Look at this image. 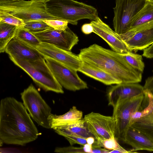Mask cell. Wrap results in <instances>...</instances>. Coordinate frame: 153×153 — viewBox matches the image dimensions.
<instances>
[{"label":"cell","instance_id":"cell-1","mask_svg":"<svg viewBox=\"0 0 153 153\" xmlns=\"http://www.w3.org/2000/svg\"><path fill=\"white\" fill-rule=\"evenodd\" d=\"M23 103L11 97L1 100V144L23 146L34 141L40 134Z\"/></svg>","mask_w":153,"mask_h":153},{"label":"cell","instance_id":"cell-2","mask_svg":"<svg viewBox=\"0 0 153 153\" xmlns=\"http://www.w3.org/2000/svg\"><path fill=\"white\" fill-rule=\"evenodd\" d=\"M83 61L107 72L123 83H138L142 73L131 66L121 54L96 44L82 49L78 55Z\"/></svg>","mask_w":153,"mask_h":153},{"label":"cell","instance_id":"cell-3","mask_svg":"<svg viewBox=\"0 0 153 153\" xmlns=\"http://www.w3.org/2000/svg\"><path fill=\"white\" fill-rule=\"evenodd\" d=\"M45 4L50 15L73 25L82 19L95 20L98 16L94 7L74 0H51Z\"/></svg>","mask_w":153,"mask_h":153},{"label":"cell","instance_id":"cell-4","mask_svg":"<svg viewBox=\"0 0 153 153\" xmlns=\"http://www.w3.org/2000/svg\"><path fill=\"white\" fill-rule=\"evenodd\" d=\"M9 57L16 65L25 71L39 87L44 91L64 93L62 87L49 68L45 58L29 61L11 56Z\"/></svg>","mask_w":153,"mask_h":153},{"label":"cell","instance_id":"cell-5","mask_svg":"<svg viewBox=\"0 0 153 153\" xmlns=\"http://www.w3.org/2000/svg\"><path fill=\"white\" fill-rule=\"evenodd\" d=\"M0 10L15 16L25 23L50 19H60L47 12L45 3L33 0H0Z\"/></svg>","mask_w":153,"mask_h":153},{"label":"cell","instance_id":"cell-6","mask_svg":"<svg viewBox=\"0 0 153 153\" xmlns=\"http://www.w3.org/2000/svg\"><path fill=\"white\" fill-rule=\"evenodd\" d=\"M23 104L32 118L39 126L51 128L49 117L51 109L31 84L21 93Z\"/></svg>","mask_w":153,"mask_h":153},{"label":"cell","instance_id":"cell-7","mask_svg":"<svg viewBox=\"0 0 153 153\" xmlns=\"http://www.w3.org/2000/svg\"><path fill=\"white\" fill-rule=\"evenodd\" d=\"M144 94L119 102L113 107L112 117L115 122V137L117 140L123 142L130 126L132 115L140 108Z\"/></svg>","mask_w":153,"mask_h":153},{"label":"cell","instance_id":"cell-8","mask_svg":"<svg viewBox=\"0 0 153 153\" xmlns=\"http://www.w3.org/2000/svg\"><path fill=\"white\" fill-rule=\"evenodd\" d=\"M146 0H116L113 8V25L115 32L122 34L130 29L133 17L142 8Z\"/></svg>","mask_w":153,"mask_h":153},{"label":"cell","instance_id":"cell-9","mask_svg":"<svg viewBox=\"0 0 153 153\" xmlns=\"http://www.w3.org/2000/svg\"><path fill=\"white\" fill-rule=\"evenodd\" d=\"M45 58L49 68L62 87L72 91L88 88L87 84L78 75L77 71L69 68L53 59Z\"/></svg>","mask_w":153,"mask_h":153},{"label":"cell","instance_id":"cell-10","mask_svg":"<svg viewBox=\"0 0 153 153\" xmlns=\"http://www.w3.org/2000/svg\"><path fill=\"white\" fill-rule=\"evenodd\" d=\"M32 33L41 42L51 44L68 51H71L79 41L78 36L68 27L65 30H56L51 27Z\"/></svg>","mask_w":153,"mask_h":153},{"label":"cell","instance_id":"cell-11","mask_svg":"<svg viewBox=\"0 0 153 153\" xmlns=\"http://www.w3.org/2000/svg\"><path fill=\"white\" fill-rule=\"evenodd\" d=\"M83 118L88 129L96 140L115 138V123L112 116L91 112Z\"/></svg>","mask_w":153,"mask_h":153},{"label":"cell","instance_id":"cell-12","mask_svg":"<svg viewBox=\"0 0 153 153\" xmlns=\"http://www.w3.org/2000/svg\"><path fill=\"white\" fill-rule=\"evenodd\" d=\"M44 57L53 59L66 66L78 71L82 61L78 55L47 43L41 42L35 47Z\"/></svg>","mask_w":153,"mask_h":153},{"label":"cell","instance_id":"cell-13","mask_svg":"<svg viewBox=\"0 0 153 153\" xmlns=\"http://www.w3.org/2000/svg\"><path fill=\"white\" fill-rule=\"evenodd\" d=\"M90 23L94 29L93 33L105 40L113 51L121 54L131 51L118 35L98 16Z\"/></svg>","mask_w":153,"mask_h":153},{"label":"cell","instance_id":"cell-14","mask_svg":"<svg viewBox=\"0 0 153 153\" xmlns=\"http://www.w3.org/2000/svg\"><path fill=\"white\" fill-rule=\"evenodd\" d=\"M143 86L138 83L116 84L109 89L107 94L108 104L114 107L119 102L144 94Z\"/></svg>","mask_w":153,"mask_h":153},{"label":"cell","instance_id":"cell-15","mask_svg":"<svg viewBox=\"0 0 153 153\" xmlns=\"http://www.w3.org/2000/svg\"><path fill=\"white\" fill-rule=\"evenodd\" d=\"M118 35L131 51L143 50L153 43V27Z\"/></svg>","mask_w":153,"mask_h":153},{"label":"cell","instance_id":"cell-16","mask_svg":"<svg viewBox=\"0 0 153 153\" xmlns=\"http://www.w3.org/2000/svg\"><path fill=\"white\" fill-rule=\"evenodd\" d=\"M4 52L9 56L27 60L45 58L35 47L14 37L6 46Z\"/></svg>","mask_w":153,"mask_h":153},{"label":"cell","instance_id":"cell-17","mask_svg":"<svg viewBox=\"0 0 153 153\" xmlns=\"http://www.w3.org/2000/svg\"><path fill=\"white\" fill-rule=\"evenodd\" d=\"M129 124L153 139V114L147 105L142 104L140 108L132 115Z\"/></svg>","mask_w":153,"mask_h":153},{"label":"cell","instance_id":"cell-18","mask_svg":"<svg viewBox=\"0 0 153 153\" xmlns=\"http://www.w3.org/2000/svg\"><path fill=\"white\" fill-rule=\"evenodd\" d=\"M123 142L132 147L131 152L142 150L153 152V139L132 126L129 127Z\"/></svg>","mask_w":153,"mask_h":153},{"label":"cell","instance_id":"cell-19","mask_svg":"<svg viewBox=\"0 0 153 153\" xmlns=\"http://www.w3.org/2000/svg\"><path fill=\"white\" fill-rule=\"evenodd\" d=\"M82 61L78 71L107 85L120 84L122 81L111 74L95 66Z\"/></svg>","mask_w":153,"mask_h":153},{"label":"cell","instance_id":"cell-20","mask_svg":"<svg viewBox=\"0 0 153 153\" xmlns=\"http://www.w3.org/2000/svg\"><path fill=\"white\" fill-rule=\"evenodd\" d=\"M53 130L57 134L62 136L64 134H70L86 139L90 137H94L88 129L83 118L57 127Z\"/></svg>","mask_w":153,"mask_h":153},{"label":"cell","instance_id":"cell-21","mask_svg":"<svg viewBox=\"0 0 153 153\" xmlns=\"http://www.w3.org/2000/svg\"><path fill=\"white\" fill-rule=\"evenodd\" d=\"M83 113L73 106L65 114L60 115L51 114L49 117L51 128H55L82 119Z\"/></svg>","mask_w":153,"mask_h":153},{"label":"cell","instance_id":"cell-22","mask_svg":"<svg viewBox=\"0 0 153 153\" xmlns=\"http://www.w3.org/2000/svg\"><path fill=\"white\" fill-rule=\"evenodd\" d=\"M152 21H153V0H146L143 7L132 19L129 30Z\"/></svg>","mask_w":153,"mask_h":153},{"label":"cell","instance_id":"cell-23","mask_svg":"<svg viewBox=\"0 0 153 153\" xmlns=\"http://www.w3.org/2000/svg\"><path fill=\"white\" fill-rule=\"evenodd\" d=\"M18 27L0 22V52L5 51L9 42L14 37Z\"/></svg>","mask_w":153,"mask_h":153},{"label":"cell","instance_id":"cell-24","mask_svg":"<svg viewBox=\"0 0 153 153\" xmlns=\"http://www.w3.org/2000/svg\"><path fill=\"white\" fill-rule=\"evenodd\" d=\"M96 140L98 146L111 150L109 153L131 152L130 150H127L120 146L115 138L108 139L98 138Z\"/></svg>","mask_w":153,"mask_h":153},{"label":"cell","instance_id":"cell-25","mask_svg":"<svg viewBox=\"0 0 153 153\" xmlns=\"http://www.w3.org/2000/svg\"><path fill=\"white\" fill-rule=\"evenodd\" d=\"M14 38L34 47L41 43L36 36L23 27H18Z\"/></svg>","mask_w":153,"mask_h":153},{"label":"cell","instance_id":"cell-26","mask_svg":"<svg viewBox=\"0 0 153 153\" xmlns=\"http://www.w3.org/2000/svg\"><path fill=\"white\" fill-rule=\"evenodd\" d=\"M121 54L126 61L133 68L142 73L143 72L145 64L143 61L141 55L133 53L132 51L125 54Z\"/></svg>","mask_w":153,"mask_h":153},{"label":"cell","instance_id":"cell-27","mask_svg":"<svg viewBox=\"0 0 153 153\" xmlns=\"http://www.w3.org/2000/svg\"><path fill=\"white\" fill-rule=\"evenodd\" d=\"M25 23L23 27L32 33L41 32L52 27L43 21H34Z\"/></svg>","mask_w":153,"mask_h":153},{"label":"cell","instance_id":"cell-28","mask_svg":"<svg viewBox=\"0 0 153 153\" xmlns=\"http://www.w3.org/2000/svg\"><path fill=\"white\" fill-rule=\"evenodd\" d=\"M0 22L18 27H23L25 23L21 19L6 12L0 10Z\"/></svg>","mask_w":153,"mask_h":153},{"label":"cell","instance_id":"cell-29","mask_svg":"<svg viewBox=\"0 0 153 153\" xmlns=\"http://www.w3.org/2000/svg\"><path fill=\"white\" fill-rule=\"evenodd\" d=\"M55 30H65L68 27V21L60 19H50L43 20Z\"/></svg>","mask_w":153,"mask_h":153},{"label":"cell","instance_id":"cell-30","mask_svg":"<svg viewBox=\"0 0 153 153\" xmlns=\"http://www.w3.org/2000/svg\"><path fill=\"white\" fill-rule=\"evenodd\" d=\"M65 138L72 146L77 144L84 146L87 144L86 139L74 135L64 134L62 136Z\"/></svg>","mask_w":153,"mask_h":153},{"label":"cell","instance_id":"cell-31","mask_svg":"<svg viewBox=\"0 0 153 153\" xmlns=\"http://www.w3.org/2000/svg\"><path fill=\"white\" fill-rule=\"evenodd\" d=\"M54 152L56 153H85L83 147H76L72 146L64 147L55 148Z\"/></svg>","mask_w":153,"mask_h":153},{"label":"cell","instance_id":"cell-32","mask_svg":"<svg viewBox=\"0 0 153 153\" xmlns=\"http://www.w3.org/2000/svg\"><path fill=\"white\" fill-rule=\"evenodd\" d=\"M144 98L143 102L148 105L153 114V93L144 90Z\"/></svg>","mask_w":153,"mask_h":153},{"label":"cell","instance_id":"cell-33","mask_svg":"<svg viewBox=\"0 0 153 153\" xmlns=\"http://www.w3.org/2000/svg\"><path fill=\"white\" fill-rule=\"evenodd\" d=\"M143 51V56L147 58H153V43Z\"/></svg>","mask_w":153,"mask_h":153},{"label":"cell","instance_id":"cell-34","mask_svg":"<svg viewBox=\"0 0 153 153\" xmlns=\"http://www.w3.org/2000/svg\"><path fill=\"white\" fill-rule=\"evenodd\" d=\"M82 32L85 34H89L94 32V29L91 23L83 24L81 27Z\"/></svg>","mask_w":153,"mask_h":153},{"label":"cell","instance_id":"cell-35","mask_svg":"<svg viewBox=\"0 0 153 153\" xmlns=\"http://www.w3.org/2000/svg\"><path fill=\"white\" fill-rule=\"evenodd\" d=\"M92 153H109L111 150L97 146H93Z\"/></svg>","mask_w":153,"mask_h":153},{"label":"cell","instance_id":"cell-36","mask_svg":"<svg viewBox=\"0 0 153 153\" xmlns=\"http://www.w3.org/2000/svg\"><path fill=\"white\" fill-rule=\"evenodd\" d=\"M85 153H91L92 150V145L86 144L83 146Z\"/></svg>","mask_w":153,"mask_h":153},{"label":"cell","instance_id":"cell-37","mask_svg":"<svg viewBox=\"0 0 153 153\" xmlns=\"http://www.w3.org/2000/svg\"><path fill=\"white\" fill-rule=\"evenodd\" d=\"M34 1L41 2L45 3L46 2L50 1L51 0H33Z\"/></svg>","mask_w":153,"mask_h":153},{"label":"cell","instance_id":"cell-38","mask_svg":"<svg viewBox=\"0 0 153 153\" xmlns=\"http://www.w3.org/2000/svg\"><path fill=\"white\" fill-rule=\"evenodd\" d=\"M7 0V1H19L20 0Z\"/></svg>","mask_w":153,"mask_h":153}]
</instances>
